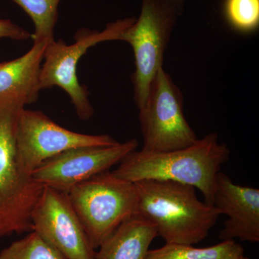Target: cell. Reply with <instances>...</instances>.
Returning <instances> with one entry per match:
<instances>
[{"label": "cell", "instance_id": "obj_1", "mask_svg": "<svg viewBox=\"0 0 259 259\" xmlns=\"http://www.w3.org/2000/svg\"><path fill=\"white\" fill-rule=\"evenodd\" d=\"M231 151L220 143L217 133H209L187 147L168 151H134L113 171L129 182L168 180L192 186L203 194L204 202L212 204L214 182Z\"/></svg>", "mask_w": 259, "mask_h": 259}, {"label": "cell", "instance_id": "obj_7", "mask_svg": "<svg viewBox=\"0 0 259 259\" xmlns=\"http://www.w3.org/2000/svg\"><path fill=\"white\" fill-rule=\"evenodd\" d=\"M139 122L144 151L180 149L199 139L185 118L182 93L163 66L158 70L139 110Z\"/></svg>", "mask_w": 259, "mask_h": 259}, {"label": "cell", "instance_id": "obj_15", "mask_svg": "<svg viewBox=\"0 0 259 259\" xmlns=\"http://www.w3.org/2000/svg\"><path fill=\"white\" fill-rule=\"evenodd\" d=\"M31 18L34 24L33 42H52L59 18L58 7L61 0H13Z\"/></svg>", "mask_w": 259, "mask_h": 259}, {"label": "cell", "instance_id": "obj_10", "mask_svg": "<svg viewBox=\"0 0 259 259\" xmlns=\"http://www.w3.org/2000/svg\"><path fill=\"white\" fill-rule=\"evenodd\" d=\"M31 220L33 231L66 259H95V248L65 192L44 187Z\"/></svg>", "mask_w": 259, "mask_h": 259}, {"label": "cell", "instance_id": "obj_6", "mask_svg": "<svg viewBox=\"0 0 259 259\" xmlns=\"http://www.w3.org/2000/svg\"><path fill=\"white\" fill-rule=\"evenodd\" d=\"M139 17L121 34L120 40L132 47L135 71L131 81L134 100L141 110L158 70L163 66L165 51L180 17L163 0H141Z\"/></svg>", "mask_w": 259, "mask_h": 259}, {"label": "cell", "instance_id": "obj_12", "mask_svg": "<svg viewBox=\"0 0 259 259\" xmlns=\"http://www.w3.org/2000/svg\"><path fill=\"white\" fill-rule=\"evenodd\" d=\"M47 42H34L25 55L0 63V95H13L25 105L38 100L40 69Z\"/></svg>", "mask_w": 259, "mask_h": 259}, {"label": "cell", "instance_id": "obj_17", "mask_svg": "<svg viewBox=\"0 0 259 259\" xmlns=\"http://www.w3.org/2000/svg\"><path fill=\"white\" fill-rule=\"evenodd\" d=\"M224 14L236 31L254 32L259 26V0H225Z\"/></svg>", "mask_w": 259, "mask_h": 259}, {"label": "cell", "instance_id": "obj_20", "mask_svg": "<svg viewBox=\"0 0 259 259\" xmlns=\"http://www.w3.org/2000/svg\"><path fill=\"white\" fill-rule=\"evenodd\" d=\"M237 259H249L248 257L245 256L244 254L241 255V256L238 257Z\"/></svg>", "mask_w": 259, "mask_h": 259}, {"label": "cell", "instance_id": "obj_14", "mask_svg": "<svg viewBox=\"0 0 259 259\" xmlns=\"http://www.w3.org/2000/svg\"><path fill=\"white\" fill-rule=\"evenodd\" d=\"M244 249L234 240H226L205 248L193 245L166 243L161 248L148 250L145 259H237Z\"/></svg>", "mask_w": 259, "mask_h": 259}, {"label": "cell", "instance_id": "obj_19", "mask_svg": "<svg viewBox=\"0 0 259 259\" xmlns=\"http://www.w3.org/2000/svg\"><path fill=\"white\" fill-rule=\"evenodd\" d=\"M167 4L169 5L181 16L185 10V5L187 0H163Z\"/></svg>", "mask_w": 259, "mask_h": 259}, {"label": "cell", "instance_id": "obj_3", "mask_svg": "<svg viewBox=\"0 0 259 259\" xmlns=\"http://www.w3.org/2000/svg\"><path fill=\"white\" fill-rule=\"evenodd\" d=\"M25 105L18 97L0 95V239L33 231L32 213L44 188L18 159L17 120Z\"/></svg>", "mask_w": 259, "mask_h": 259}, {"label": "cell", "instance_id": "obj_2", "mask_svg": "<svg viewBox=\"0 0 259 259\" xmlns=\"http://www.w3.org/2000/svg\"><path fill=\"white\" fill-rule=\"evenodd\" d=\"M134 184L138 195L136 215L152 223L166 243H200L221 215L214 205L199 200L192 186L156 180Z\"/></svg>", "mask_w": 259, "mask_h": 259}, {"label": "cell", "instance_id": "obj_4", "mask_svg": "<svg viewBox=\"0 0 259 259\" xmlns=\"http://www.w3.org/2000/svg\"><path fill=\"white\" fill-rule=\"evenodd\" d=\"M96 250L124 221L136 214L138 195L133 182L107 171L66 192Z\"/></svg>", "mask_w": 259, "mask_h": 259}, {"label": "cell", "instance_id": "obj_13", "mask_svg": "<svg viewBox=\"0 0 259 259\" xmlns=\"http://www.w3.org/2000/svg\"><path fill=\"white\" fill-rule=\"evenodd\" d=\"M157 236L152 223L135 214L102 242L95 259H145Z\"/></svg>", "mask_w": 259, "mask_h": 259}, {"label": "cell", "instance_id": "obj_11", "mask_svg": "<svg viewBox=\"0 0 259 259\" xmlns=\"http://www.w3.org/2000/svg\"><path fill=\"white\" fill-rule=\"evenodd\" d=\"M213 205L228 218L218 235L219 239L259 242L258 189L237 185L226 174L218 172Z\"/></svg>", "mask_w": 259, "mask_h": 259}, {"label": "cell", "instance_id": "obj_8", "mask_svg": "<svg viewBox=\"0 0 259 259\" xmlns=\"http://www.w3.org/2000/svg\"><path fill=\"white\" fill-rule=\"evenodd\" d=\"M108 135H87L57 125L40 111L20 110L17 120L16 146L22 169L31 176L44 162L59 153L81 146L118 144Z\"/></svg>", "mask_w": 259, "mask_h": 259}, {"label": "cell", "instance_id": "obj_5", "mask_svg": "<svg viewBox=\"0 0 259 259\" xmlns=\"http://www.w3.org/2000/svg\"><path fill=\"white\" fill-rule=\"evenodd\" d=\"M131 17L107 24L102 31L81 28L74 35L75 42L67 45L62 40L47 44L40 74V90L59 87L69 95L81 120H90L94 108L89 99L87 87L79 83L77 66L80 59L89 49L105 41L119 40L121 34L136 21Z\"/></svg>", "mask_w": 259, "mask_h": 259}, {"label": "cell", "instance_id": "obj_16", "mask_svg": "<svg viewBox=\"0 0 259 259\" xmlns=\"http://www.w3.org/2000/svg\"><path fill=\"white\" fill-rule=\"evenodd\" d=\"M0 259H66L59 250L31 231L0 251Z\"/></svg>", "mask_w": 259, "mask_h": 259}, {"label": "cell", "instance_id": "obj_18", "mask_svg": "<svg viewBox=\"0 0 259 259\" xmlns=\"http://www.w3.org/2000/svg\"><path fill=\"white\" fill-rule=\"evenodd\" d=\"M10 38L23 41L31 38L32 34L22 27L19 26L10 20L0 19V38Z\"/></svg>", "mask_w": 259, "mask_h": 259}, {"label": "cell", "instance_id": "obj_9", "mask_svg": "<svg viewBox=\"0 0 259 259\" xmlns=\"http://www.w3.org/2000/svg\"><path fill=\"white\" fill-rule=\"evenodd\" d=\"M138 146L139 141L133 139L113 146L71 148L44 162L31 176L44 187L66 193L75 185L109 171Z\"/></svg>", "mask_w": 259, "mask_h": 259}]
</instances>
